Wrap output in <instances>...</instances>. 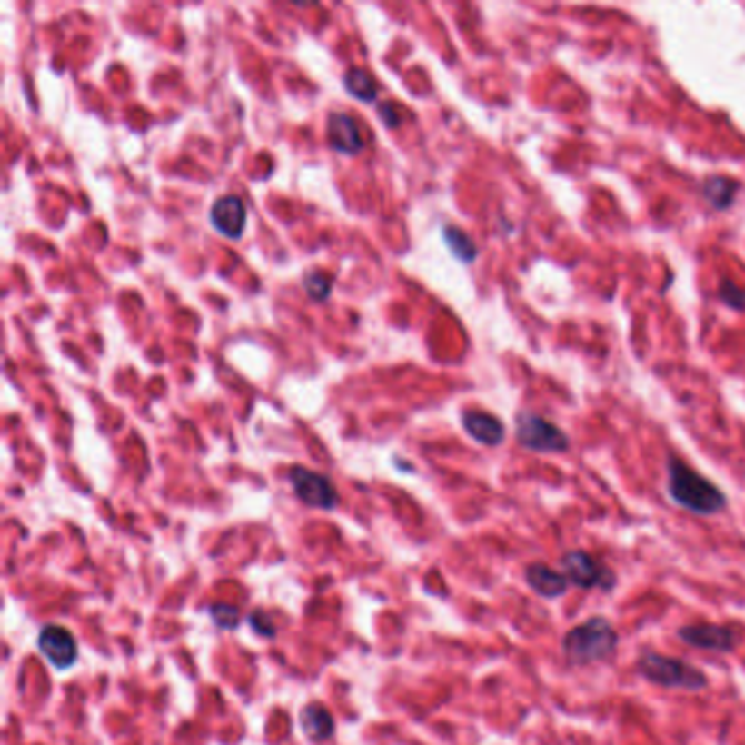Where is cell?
<instances>
[{
    "mask_svg": "<svg viewBox=\"0 0 745 745\" xmlns=\"http://www.w3.org/2000/svg\"><path fill=\"white\" fill-rule=\"evenodd\" d=\"M328 143L337 154L343 155H356L365 147L359 125L345 112H333L328 116Z\"/></svg>",
    "mask_w": 745,
    "mask_h": 745,
    "instance_id": "30bf717a",
    "label": "cell"
},
{
    "mask_svg": "<svg viewBox=\"0 0 745 745\" xmlns=\"http://www.w3.org/2000/svg\"><path fill=\"white\" fill-rule=\"evenodd\" d=\"M619 634L606 617H591L575 625L562 639V654L573 667L595 665L617 651Z\"/></svg>",
    "mask_w": 745,
    "mask_h": 745,
    "instance_id": "7a4b0ae2",
    "label": "cell"
},
{
    "mask_svg": "<svg viewBox=\"0 0 745 745\" xmlns=\"http://www.w3.org/2000/svg\"><path fill=\"white\" fill-rule=\"evenodd\" d=\"M706 199L712 204L715 208H728L732 204L734 193H737V184L728 177H710L704 186Z\"/></svg>",
    "mask_w": 745,
    "mask_h": 745,
    "instance_id": "2e32d148",
    "label": "cell"
},
{
    "mask_svg": "<svg viewBox=\"0 0 745 745\" xmlns=\"http://www.w3.org/2000/svg\"><path fill=\"white\" fill-rule=\"evenodd\" d=\"M250 625L258 636H264V639H272V636H275V628H273L272 619H269V614L263 612V610H253V612L250 614Z\"/></svg>",
    "mask_w": 745,
    "mask_h": 745,
    "instance_id": "ffe728a7",
    "label": "cell"
},
{
    "mask_svg": "<svg viewBox=\"0 0 745 745\" xmlns=\"http://www.w3.org/2000/svg\"><path fill=\"white\" fill-rule=\"evenodd\" d=\"M37 647H40L42 654L55 669H68L77 662V641H74V636L66 628L48 625V628L40 631Z\"/></svg>",
    "mask_w": 745,
    "mask_h": 745,
    "instance_id": "ba28073f",
    "label": "cell"
},
{
    "mask_svg": "<svg viewBox=\"0 0 745 745\" xmlns=\"http://www.w3.org/2000/svg\"><path fill=\"white\" fill-rule=\"evenodd\" d=\"M720 298L726 302L728 306H732V309H745V291L730 283V280H723L720 284Z\"/></svg>",
    "mask_w": 745,
    "mask_h": 745,
    "instance_id": "d6986e66",
    "label": "cell"
},
{
    "mask_svg": "<svg viewBox=\"0 0 745 745\" xmlns=\"http://www.w3.org/2000/svg\"><path fill=\"white\" fill-rule=\"evenodd\" d=\"M444 241H446L448 250L455 253L462 263H472L474 258H477V247H474L472 239L466 234V232L448 225V228H444Z\"/></svg>",
    "mask_w": 745,
    "mask_h": 745,
    "instance_id": "9a60e30c",
    "label": "cell"
},
{
    "mask_svg": "<svg viewBox=\"0 0 745 745\" xmlns=\"http://www.w3.org/2000/svg\"><path fill=\"white\" fill-rule=\"evenodd\" d=\"M245 206H243V199L236 195L217 199L213 210H210V224L225 239H241L243 232H245Z\"/></svg>",
    "mask_w": 745,
    "mask_h": 745,
    "instance_id": "9c48e42d",
    "label": "cell"
},
{
    "mask_svg": "<svg viewBox=\"0 0 745 745\" xmlns=\"http://www.w3.org/2000/svg\"><path fill=\"white\" fill-rule=\"evenodd\" d=\"M463 429L466 433L477 440L479 444L499 446L505 440V426L501 420L485 412H466L463 413Z\"/></svg>",
    "mask_w": 745,
    "mask_h": 745,
    "instance_id": "7c38bea8",
    "label": "cell"
},
{
    "mask_svg": "<svg viewBox=\"0 0 745 745\" xmlns=\"http://www.w3.org/2000/svg\"><path fill=\"white\" fill-rule=\"evenodd\" d=\"M379 116L382 118V123H385L387 127H398V123H401V116H398L396 107L393 105H381L379 107Z\"/></svg>",
    "mask_w": 745,
    "mask_h": 745,
    "instance_id": "44dd1931",
    "label": "cell"
},
{
    "mask_svg": "<svg viewBox=\"0 0 745 745\" xmlns=\"http://www.w3.org/2000/svg\"><path fill=\"white\" fill-rule=\"evenodd\" d=\"M516 437L522 446L536 452H564L569 448L564 431L538 413H518Z\"/></svg>",
    "mask_w": 745,
    "mask_h": 745,
    "instance_id": "5b68a950",
    "label": "cell"
},
{
    "mask_svg": "<svg viewBox=\"0 0 745 745\" xmlns=\"http://www.w3.org/2000/svg\"><path fill=\"white\" fill-rule=\"evenodd\" d=\"M525 581H527V586L531 588V591L542 599L564 597L566 591H569V586H571V581L566 580L564 573L551 569V566L544 564V562L529 564L525 569Z\"/></svg>",
    "mask_w": 745,
    "mask_h": 745,
    "instance_id": "8fae6325",
    "label": "cell"
},
{
    "mask_svg": "<svg viewBox=\"0 0 745 745\" xmlns=\"http://www.w3.org/2000/svg\"><path fill=\"white\" fill-rule=\"evenodd\" d=\"M678 639L684 642V645L695 647V650H704V651H717V654H728L737 647V631L728 625H717V623H693V625H682L678 630Z\"/></svg>",
    "mask_w": 745,
    "mask_h": 745,
    "instance_id": "52a82bcc",
    "label": "cell"
},
{
    "mask_svg": "<svg viewBox=\"0 0 745 745\" xmlns=\"http://www.w3.org/2000/svg\"><path fill=\"white\" fill-rule=\"evenodd\" d=\"M289 482L293 485V492L298 494L302 503L317 507V510H333L339 503V496L331 479L320 472L306 471V468L295 466L289 471Z\"/></svg>",
    "mask_w": 745,
    "mask_h": 745,
    "instance_id": "8992f818",
    "label": "cell"
},
{
    "mask_svg": "<svg viewBox=\"0 0 745 745\" xmlns=\"http://www.w3.org/2000/svg\"><path fill=\"white\" fill-rule=\"evenodd\" d=\"M560 564H562V573L571 581V586L581 588V591L597 588V591L610 592L617 586V573L581 549L566 551Z\"/></svg>",
    "mask_w": 745,
    "mask_h": 745,
    "instance_id": "277c9868",
    "label": "cell"
},
{
    "mask_svg": "<svg viewBox=\"0 0 745 745\" xmlns=\"http://www.w3.org/2000/svg\"><path fill=\"white\" fill-rule=\"evenodd\" d=\"M210 617H213V621L219 628L234 630L236 625H239V608L228 606V603H214V606L210 608Z\"/></svg>",
    "mask_w": 745,
    "mask_h": 745,
    "instance_id": "ac0fdd59",
    "label": "cell"
},
{
    "mask_svg": "<svg viewBox=\"0 0 745 745\" xmlns=\"http://www.w3.org/2000/svg\"><path fill=\"white\" fill-rule=\"evenodd\" d=\"M667 472L669 496H671V501L676 505L700 516H712L726 510V494L710 479L701 477L698 471H693L684 462H680L678 457H669Z\"/></svg>",
    "mask_w": 745,
    "mask_h": 745,
    "instance_id": "6da1fadb",
    "label": "cell"
},
{
    "mask_svg": "<svg viewBox=\"0 0 745 745\" xmlns=\"http://www.w3.org/2000/svg\"><path fill=\"white\" fill-rule=\"evenodd\" d=\"M300 723H302V730H304L306 737L315 743L326 741V739H331L334 732L333 715L323 709L322 704L306 706L300 715Z\"/></svg>",
    "mask_w": 745,
    "mask_h": 745,
    "instance_id": "4fadbf2b",
    "label": "cell"
},
{
    "mask_svg": "<svg viewBox=\"0 0 745 745\" xmlns=\"http://www.w3.org/2000/svg\"><path fill=\"white\" fill-rule=\"evenodd\" d=\"M636 671L642 680L662 689L701 690L709 687V678L701 673V669L658 651H645L639 656Z\"/></svg>",
    "mask_w": 745,
    "mask_h": 745,
    "instance_id": "3957f363",
    "label": "cell"
},
{
    "mask_svg": "<svg viewBox=\"0 0 745 745\" xmlns=\"http://www.w3.org/2000/svg\"><path fill=\"white\" fill-rule=\"evenodd\" d=\"M343 85L348 90V94H353L354 99L363 101V104H374L376 96H379V88H376V81L372 77L367 70L353 68L343 74Z\"/></svg>",
    "mask_w": 745,
    "mask_h": 745,
    "instance_id": "5bb4252c",
    "label": "cell"
},
{
    "mask_svg": "<svg viewBox=\"0 0 745 745\" xmlns=\"http://www.w3.org/2000/svg\"><path fill=\"white\" fill-rule=\"evenodd\" d=\"M304 289L313 300L322 302V300L328 298V293H331L333 283L328 280L326 273L311 272V273H306V278H304Z\"/></svg>",
    "mask_w": 745,
    "mask_h": 745,
    "instance_id": "e0dca14e",
    "label": "cell"
}]
</instances>
